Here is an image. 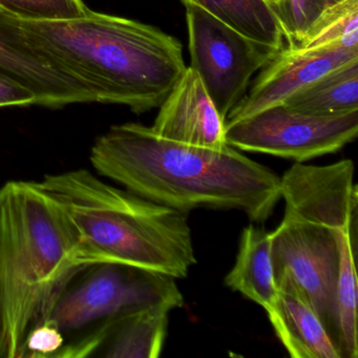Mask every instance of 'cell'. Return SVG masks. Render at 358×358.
Segmentation results:
<instances>
[{"instance_id": "9a60e30c", "label": "cell", "mask_w": 358, "mask_h": 358, "mask_svg": "<svg viewBox=\"0 0 358 358\" xmlns=\"http://www.w3.org/2000/svg\"><path fill=\"white\" fill-rule=\"evenodd\" d=\"M184 6H196L221 20L243 36L273 48H288L284 31L266 0H180Z\"/></svg>"}, {"instance_id": "ac0fdd59", "label": "cell", "mask_w": 358, "mask_h": 358, "mask_svg": "<svg viewBox=\"0 0 358 358\" xmlns=\"http://www.w3.org/2000/svg\"><path fill=\"white\" fill-rule=\"evenodd\" d=\"M83 0H0V13L24 22H64L87 13Z\"/></svg>"}, {"instance_id": "2e32d148", "label": "cell", "mask_w": 358, "mask_h": 358, "mask_svg": "<svg viewBox=\"0 0 358 358\" xmlns=\"http://www.w3.org/2000/svg\"><path fill=\"white\" fill-rule=\"evenodd\" d=\"M282 104L312 117L341 116L358 110V59L320 77Z\"/></svg>"}, {"instance_id": "30bf717a", "label": "cell", "mask_w": 358, "mask_h": 358, "mask_svg": "<svg viewBox=\"0 0 358 358\" xmlns=\"http://www.w3.org/2000/svg\"><path fill=\"white\" fill-rule=\"evenodd\" d=\"M0 72L28 87L37 106L62 108L98 102L95 93L59 60L32 47L0 13Z\"/></svg>"}, {"instance_id": "9c48e42d", "label": "cell", "mask_w": 358, "mask_h": 358, "mask_svg": "<svg viewBox=\"0 0 358 358\" xmlns=\"http://www.w3.org/2000/svg\"><path fill=\"white\" fill-rule=\"evenodd\" d=\"M355 59H358V49L343 45L317 49L286 48L262 69L249 93L229 113L226 123L236 122L282 104L320 77Z\"/></svg>"}, {"instance_id": "8fae6325", "label": "cell", "mask_w": 358, "mask_h": 358, "mask_svg": "<svg viewBox=\"0 0 358 358\" xmlns=\"http://www.w3.org/2000/svg\"><path fill=\"white\" fill-rule=\"evenodd\" d=\"M152 131L171 141L223 148L226 121L220 116L199 75L190 66L159 106Z\"/></svg>"}, {"instance_id": "277c9868", "label": "cell", "mask_w": 358, "mask_h": 358, "mask_svg": "<svg viewBox=\"0 0 358 358\" xmlns=\"http://www.w3.org/2000/svg\"><path fill=\"white\" fill-rule=\"evenodd\" d=\"M38 183L68 215L85 265L122 264L175 278L196 265L187 213L115 187L87 169L47 175Z\"/></svg>"}, {"instance_id": "ba28073f", "label": "cell", "mask_w": 358, "mask_h": 358, "mask_svg": "<svg viewBox=\"0 0 358 358\" xmlns=\"http://www.w3.org/2000/svg\"><path fill=\"white\" fill-rule=\"evenodd\" d=\"M358 110L335 117H312L284 104L226 123V142L241 152H259L296 163L334 154L354 141Z\"/></svg>"}, {"instance_id": "3957f363", "label": "cell", "mask_w": 358, "mask_h": 358, "mask_svg": "<svg viewBox=\"0 0 358 358\" xmlns=\"http://www.w3.org/2000/svg\"><path fill=\"white\" fill-rule=\"evenodd\" d=\"M83 266L68 215L38 182L0 188V357H24L29 333Z\"/></svg>"}, {"instance_id": "e0dca14e", "label": "cell", "mask_w": 358, "mask_h": 358, "mask_svg": "<svg viewBox=\"0 0 358 358\" xmlns=\"http://www.w3.org/2000/svg\"><path fill=\"white\" fill-rule=\"evenodd\" d=\"M333 45L358 49V0H341L328 6L295 48Z\"/></svg>"}, {"instance_id": "4fadbf2b", "label": "cell", "mask_w": 358, "mask_h": 358, "mask_svg": "<svg viewBox=\"0 0 358 358\" xmlns=\"http://www.w3.org/2000/svg\"><path fill=\"white\" fill-rule=\"evenodd\" d=\"M278 294L266 312L276 336L293 358H341L303 289L287 272L275 276Z\"/></svg>"}, {"instance_id": "5bb4252c", "label": "cell", "mask_w": 358, "mask_h": 358, "mask_svg": "<svg viewBox=\"0 0 358 358\" xmlns=\"http://www.w3.org/2000/svg\"><path fill=\"white\" fill-rule=\"evenodd\" d=\"M225 285L265 310L273 303L278 286L274 276L270 232L252 224L244 228L236 263L226 275Z\"/></svg>"}, {"instance_id": "6da1fadb", "label": "cell", "mask_w": 358, "mask_h": 358, "mask_svg": "<svg viewBox=\"0 0 358 358\" xmlns=\"http://www.w3.org/2000/svg\"><path fill=\"white\" fill-rule=\"evenodd\" d=\"M90 160L129 192L184 213L238 209L262 223L282 199L280 176L241 150L179 143L140 123L110 127L96 140Z\"/></svg>"}, {"instance_id": "44dd1931", "label": "cell", "mask_w": 358, "mask_h": 358, "mask_svg": "<svg viewBox=\"0 0 358 358\" xmlns=\"http://www.w3.org/2000/svg\"><path fill=\"white\" fill-rule=\"evenodd\" d=\"M30 106H37L34 94L22 83L0 72V108Z\"/></svg>"}, {"instance_id": "7402d4cb", "label": "cell", "mask_w": 358, "mask_h": 358, "mask_svg": "<svg viewBox=\"0 0 358 358\" xmlns=\"http://www.w3.org/2000/svg\"><path fill=\"white\" fill-rule=\"evenodd\" d=\"M338 1H341V0H327V7L333 5V3H338Z\"/></svg>"}, {"instance_id": "8992f818", "label": "cell", "mask_w": 358, "mask_h": 358, "mask_svg": "<svg viewBox=\"0 0 358 358\" xmlns=\"http://www.w3.org/2000/svg\"><path fill=\"white\" fill-rule=\"evenodd\" d=\"M185 8L190 68L226 121L248 93L253 75L280 51L243 36L196 6Z\"/></svg>"}, {"instance_id": "7a4b0ae2", "label": "cell", "mask_w": 358, "mask_h": 358, "mask_svg": "<svg viewBox=\"0 0 358 358\" xmlns=\"http://www.w3.org/2000/svg\"><path fill=\"white\" fill-rule=\"evenodd\" d=\"M5 17L85 83L98 103L121 104L135 114L159 108L187 68L176 37L137 20L91 9L64 22Z\"/></svg>"}, {"instance_id": "d6986e66", "label": "cell", "mask_w": 358, "mask_h": 358, "mask_svg": "<svg viewBox=\"0 0 358 358\" xmlns=\"http://www.w3.org/2000/svg\"><path fill=\"white\" fill-rule=\"evenodd\" d=\"M272 8L288 48H295L326 10L327 0H278Z\"/></svg>"}, {"instance_id": "52a82bcc", "label": "cell", "mask_w": 358, "mask_h": 358, "mask_svg": "<svg viewBox=\"0 0 358 358\" xmlns=\"http://www.w3.org/2000/svg\"><path fill=\"white\" fill-rule=\"evenodd\" d=\"M285 209L270 232L274 276L287 272L303 289L337 345L336 290L339 268V228Z\"/></svg>"}, {"instance_id": "603a6c76", "label": "cell", "mask_w": 358, "mask_h": 358, "mask_svg": "<svg viewBox=\"0 0 358 358\" xmlns=\"http://www.w3.org/2000/svg\"><path fill=\"white\" fill-rule=\"evenodd\" d=\"M266 1H267V3H269L271 7H273V6L278 3V0H266Z\"/></svg>"}, {"instance_id": "ffe728a7", "label": "cell", "mask_w": 358, "mask_h": 358, "mask_svg": "<svg viewBox=\"0 0 358 358\" xmlns=\"http://www.w3.org/2000/svg\"><path fill=\"white\" fill-rule=\"evenodd\" d=\"M66 345L64 334L49 322L35 326L27 336L24 357L56 358Z\"/></svg>"}, {"instance_id": "7c38bea8", "label": "cell", "mask_w": 358, "mask_h": 358, "mask_svg": "<svg viewBox=\"0 0 358 358\" xmlns=\"http://www.w3.org/2000/svg\"><path fill=\"white\" fill-rule=\"evenodd\" d=\"M169 312L167 308H150L112 320L66 343L56 358L159 357L166 339Z\"/></svg>"}, {"instance_id": "5b68a950", "label": "cell", "mask_w": 358, "mask_h": 358, "mask_svg": "<svg viewBox=\"0 0 358 358\" xmlns=\"http://www.w3.org/2000/svg\"><path fill=\"white\" fill-rule=\"evenodd\" d=\"M175 280L122 264L83 266L62 285L43 322L57 327L66 343L141 310L162 307L171 311L184 306Z\"/></svg>"}]
</instances>
